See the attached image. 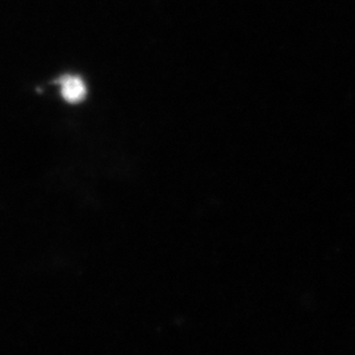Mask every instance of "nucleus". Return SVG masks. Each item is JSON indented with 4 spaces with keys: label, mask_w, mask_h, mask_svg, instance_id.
I'll return each instance as SVG.
<instances>
[{
    "label": "nucleus",
    "mask_w": 355,
    "mask_h": 355,
    "mask_svg": "<svg viewBox=\"0 0 355 355\" xmlns=\"http://www.w3.org/2000/svg\"><path fill=\"white\" fill-rule=\"evenodd\" d=\"M61 92L67 102L76 103L86 95V86L78 76H67L61 79Z\"/></svg>",
    "instance_id": "nucleus-1"
}]
</instances>
